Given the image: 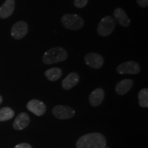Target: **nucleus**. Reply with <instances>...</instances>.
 I'll return each mask as SVG.
<instances>
[{"instance_id": "nucleus-17", "label": "nucleus", "mask_w": 148, "mask_h": 148, "mask_svg": "<svg viewBox=\"0 0 148 148\" xmlns=\"http://www.w3.org/2000/svg\"><path fill=\"white\" fill-rule=\"evenodd\" d=\"M14 115L12 109L8 107H4L0 109V121H5L12 119Z\"/></svg>"}, {"instance_id": "nucleus-21", "label": "nucleus", "mask_w": 148, "mask_h": 148, "mask_svg": "<svg viewBox=\"0 0 148 148\" xmlns=\"http://www.w3.org/2000/svg\"><path fill=\"white\" fill-rule=\"evenodd\" d=\"M14 148H32V146L28 143H23L18 144V145H16Z\"/></svg>"}, {"instance_id": "nucleus-22", "label": "nucleus", "mask_w": 148, "mask_h": 148, "mask_svg": "<svg viewBox=\"0 0 148 148\" xmlns=\"http://www.w3.org/2000/svg\"><path fill=\"white\" fill-rule=\"evenodd\" d=\"M3 101V99H2V97H1V95H0V104H1V103Z\"/></svg>"}, {"instance_id": "nucleus-16", "label": "nucleus", "mask_w": 148, "mask_h": 148, "mask_svg": "<svg viewBox=\"0 0 148 148\" xmlns=\"http://www.w3.org/2000/svg\"><path fill=\"white\" fill-rule=\"evenodd\" d=\"M45 75L48 80L51 81V82H54L60 78L62 75V71L60 68L53 67L46 70L45 71Z\"/></svg>"}, {"instance_id": "nucleus-15", "label": "nucleus", "mask_w": 148, "mask_h": 148, "mask_svg": "<svg viewBox=\"0 0 148 148\" xmlns=\"http://www.w3.org/2000/svg\"><path fill=\"white\" fill-rule=\"evenodd\" d=\"M113 16L116 21L122 27H128L130 24V20L125 13V12L121 8H116L113 12Z\"/></svg>"}, {"instance_id": "nucleus-4", "label": "nucleus", "mask_w": 148, "mask_h": 148, "mask_svg": "<svg viewBox=\"0 0 148 148\" xmlns=\"http://www.w3.org/2000/svg\"><path fill=\"white\" fill-rule=\"evenodd\" d=\"M114 27V18L111 16H106L101 20L98 25L97 33L101 36H107L112 32Z\"/></svg>"}, {"instance_id": "nucleus-2", "label": "nucleus", "mask_w": 148, "mask_h": 148, "mask_svg": "<svg viewBox=\"0 0 148 148\" xmlns=\"http://www.w3.org/2000/svg\"><path fill=\"white\" fill-rule=\"evenodd\" d=\"M68 57L67 52L64 48L60 47L49 49L44 53L42 62L46 64H51L62 62L66 60Z\"/></svg>"}, {"instance_id": "nucleus-8", "label": "nucleus", "mask_w": 148, "mask_h": 148, "mask_svg": "<svg viewBox=\"0 0 148 148\" xmlns=\"http://www.w3.org/2000/svg\"><path fill=\"white\" fill-rule=\"evenodd\" d=\"M84 60L86 64L93 69H99L103 66L104 60L101 55L97 53H88L85 56Z\"/></svg>"}, {"instance_id": "nucleus-6", "label": "nucleus", "mask_w": 148, "mask_h": 148, "mask_svg": "<svg viewBox=\"0 0 148 148\" xmlns=\"http://www.w3.org/2000/svg\"><path fill=\"white\" fill-rule=\"evenodd\" d=\"M53 114L59 119H69L75 115V110L71 107L58 105L52 110Z\"/></svg>"}, {"instance_id": "nucleus-3", "label": "nucleus", "mask_w": 148, "mask_h": 148, "mask_svg": "<svg viewBox=\"0 0 148 148\" xmlns=\"http://www.w3.org/2000/svg\"><path fill=\"white\" fill-rule=\"evenodd\" d=\"M61 23L64 27L72 29V30H77L84 27V19L80 16L75 14H66L61 18Z\"/></svg>"}, {"instance_id": "nucleus-20", "label": "nucleus", "mask_w": 148, "mask_h": 148, "mask_svg": "<svg viewBox=\"0 0 148 148\" xmlns=\"http://www.w3.org/2000/svg\"><path fill=\"white\" fill-rule=\"evenodd\" d=\"M138 5L142 8H145L148 5V0H136Z\"/></svg>"}, {"instance_id": "nucleus-7", "label": "nucleus", "mask_w": 148, "mask_h": 148, "mask_svg": "<svg viewBox=\"0 0 148 148\" xmlns=\"http://www.w3.org/2000/svg\"><path fill=\"white\" fill-rule=\"evenodd\" d=\"M28 31L27 24L23 21L16 22L13 25L11 29V36L16 40H19L23 38L27 34Z\"/></svg>"}, {"instance_id": "nucleus-14", "label": "nucleus", "mask_w": 148, "mask_h": 148, "mask_svg": "<svg viewBox=\"0 0 148 148\" xmlns=\"http://www.w3.org/2000/svg\"><path fill=\"white\" fill-rule=\"evenodd\" d=\"M134 82L131 79H122L116 84L115 90L116 92L119 95H123L126 94L131 88L132 87Z\"/></svg>"}, {"instance_id": "nucleus-5", "label": "nucleus", "mask_w": 148, "mask_h": 148, "mask_svg": "<svg viewBox=\"0 0 148 148\" xmlns=\"http://www.w3.org/2000/svg\"><path fill=\"white\" fill-rule=\"evenodd\" d=\"M140 67L137 62L134 61H127L120 64L116 68V71L119 74H138L140 73Z\"/></svg>"}, {"instance_id": "nucleus-1", "label": "nucleus", "mask_w": 148, "mask_h": 148, "mask_svg": "<svg viewBox=\"0 0 148 148\" xmlns=\"http://www.w3.org/2000/svg\"><path fill=\"white\" fill-rule=\"evenodd\" d=\"M77 148H106L105 136L99 132L83 135L76 142Z\"/></svg>"}, {"instance_id": "nucleus-10", "label": "nucleus", "mask_w": 148, "mask_h": 148, "mask_svg": "<svg viewBox=\"0 0 148 148\" xmlns=\"http://www.w3.org/2000/svg\"><path fill=\"white\" fill-rule=\"evenodd\" d=\"M14 0H5L0 7V18H6L12 15L14 10Z\"/></svg>"}, {"instance_id": "nucleus-18", "label": "nucleus", "mask_w": 148, "mask_h": 148, "mask_svg": "<svg viewBox=\"0 0 148 148\" xmlns=\"http://www.w3.org/2000/svg\"><path fill=\"white\" fill-rule=\"evenodd\" d=\"M138 103L140 107L147 108L148 107V89L143 88L138 94Z\"/></svg>"}, {"instance_id": "nucleus-11", "label": "nucleus", "mask_w": 148, "mask_h": 148, "mask_svg": "<svg viewBox=\"0 0 148 148\" xmlns=\"http://www.w3.org/2000/svg\"><path fill=\"white\" fill-rule=\"evenodd\" d=\"M79 81V75L75 72L68 74L62 82V86L64 89L69 90L73 88Z\"/></svg>"}, {"instance_id": "nucleus-12", "label": "nucleus", "mask_w": 148, "mask_h": 148, "mask_svg": "<svg viewBox=\"0 0 148 148\" xmlns=\"http://www.w3.org/2000/svg\"><path fill=\"white\" fill-rule=\"evenodd\" d=\"M104 98V91L102 88H97L89 96V103L92 106L97 107L101 104Z\"/></svg>"}, {"instance_id": "nucleus-9", "label": "nucleus", "mask_w": 148, "mask_h": 148, "mask_svg": "<svg viewBox=\"0 0 148 148\" xmlns=\"http://www.w3.org/2000/svg\"><path fill=\"white\" fill-rule=\"evenodd\" d=\"M27 108L36 116H41L45 112V104L38 99H32L27 103Z\"/></svg>"}, {"instance_id": "nucleus-13", "label": "nucleus", "mask_w": 148, "mask_h": 148, "mask_svg": "<svg viewBox=\"0 0 148 148\" xmlns=\"http://www.w3.org/2000/svg\"><path fill=\"white\" fill-rule=\"evenodd\" d=\"M29 122H30V119H29L28 114L25 112H21L16 116L14 120L13 127L16 130H21L25 128L29 125Z\"/></svg>"}, {"instance_id": "nucleus-19", "label": "nucleus", "mask_w": 148, "mask_h": 148, "mask_svg": "<svg viewBox=\"0 0 148 148\" xmlns=\"http://www.w3.org/2000/svg\"><path fill=\"white\" fill-rule=\"evenodd\" d=\"M88 0H74V5L76 8H82L86 6Z\"/></svg>"}]
</instances>
